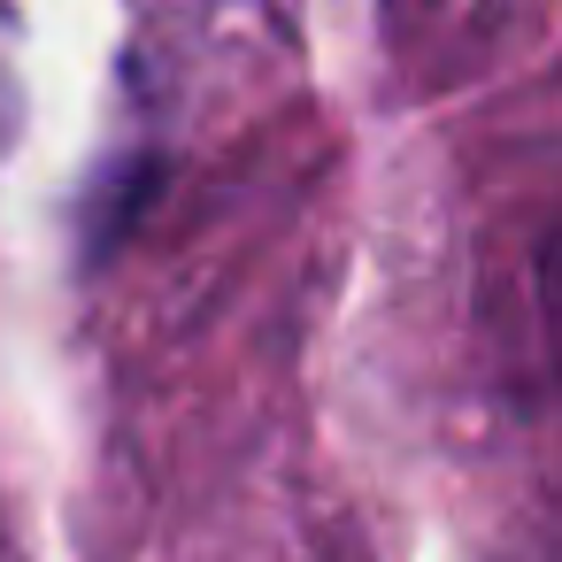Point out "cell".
Here are the masks:
<instances>
[{"label":"cell","mask_w":562,"mask_h":562,"mask_svg":"<svg viewBox=\"0 0 562 562\" xmlns=\"http://www.w3.org/2000/svg\"><path fill=\"white\" fill-rule=\"evenodd\" d=\"M539 308H547V339H554V362H562V224L539 255Z\"/></svg>","instance_id":"cell-1"}]
</instances>
